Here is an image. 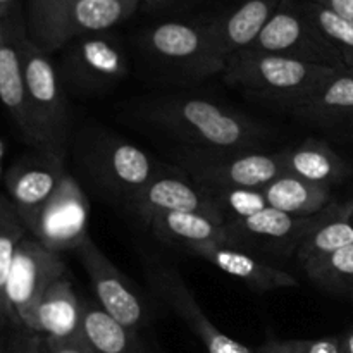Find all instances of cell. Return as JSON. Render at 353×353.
<instances>
[{"label":"cell","mask_w":353,"mask_h":353,"mask_svg":"<svg viewBox=\"0 0 353 353\" xmlns=\"http://www.w3.org/2000/svg\"><path fill=\"white\" fill-rule=\"evenodd\" d=\"M83 303L76 295L69 272L48 286L31 317L28 333L54 340L81 338Z\"/></svg>","instance_id":"obj_20"},{"label":"cell","mask_w":353,"mask_h":353,"mask_svg":"<svg viewBox=\"0 0 353 353\" xmlns=\"http://www.w3.org/2000/svg\"><path fill=\"white\" fill-rule=\"evenodd\" d=\"M81 303V341L90 353H150L138 331L117 323L97 302Z\"/></svg>","instance_id":"obj_23"},{"label":"cell","mask_w":353,"mask_h":353,"mask_svg":"<svg viewBox=\"0 0 353 353\" xmlns=\"http://www.w3.org/2000/svg\"><path fill=\"white\" fill-rule=\"evenodd\" d=\"M9 353H41V336L16 330L9 338Z\"/></svg>","instance_id":"obj_32"},{"label":"cell","mask_w":353,"mask_h":353,"mask_svg":"<svg viewBox=\"0 0 353 353\" xmlns=\"http://www.w3.org/2000/svg\"><path fill=\"white\" fill-rule=\"evenodd\" d=\"M78 157L86 174L124 203L157 172L159 164L137 145L114 134L93 133L79 138Z\"/></svg>","instance_id":"obj_5"},{"label":"cell","mask_w":353,"mask_h":353,"mask_svg":"<svg viewBox=\"0 0 353 353\" xmlns=\"http://www.w3.org/2000/svg\"><path fill=\"white\" fill-rule=\"evenodd\" d=\"M131 2H137V3H140V0H131Z\"/></svg>","instance_id":"obj_43"},{"label":"cell","mask_w":353,"mask_h":353,"mask_svg":"<svg viewBox=\"0 0 353 353\" xmlns=\"http://www.w3.org/2000/svg\"><path fill=\"white\" fill-rule=\"evenodd\" d=\"M281 0H243L224 16L203 23L214 54L226 65L228 59L254 45Z\"/></svg>","instance_id":"obj_17"},{"label":"cell","mask_w":353,"mask_h":353,"mask_svg":"<svg viewBox=\"0 0 353 353\" xmlns=\"http://www.w3.org/2000/svg\"><path fill=\"white\" fill-rule=\"evenodd\" d=\"M3 330H6V326L0 321V353H9V340L3 338Z\"/></svg>","instance_id":"obj_39"},{"label":"cell","mask_w":353,"mask_h":353,"mask_svg":"<svg viewBox=\"0 0 353 353\" xmlns=\"http://www.w3.org/2000/svg\"><path fill=\"white\" fill-rule=\"evenodd\" d=\"M143 43L155 57L171 64L188 65L200 74L224 71V64L214 54L203 24L164 21L145 33Z\"/></svg>","instance_id":"obj_16"},{"label":"cell","mask_w":353,"mask_h":353,"mask_svg":"<svg viewBox=\"0 0 353 353\" xmlns=\"http://www.w3.org/2000/svg\"><path fill=\"white\" fill-rule=\"evenodd\" d=\"M124 205L138 217L150 212H195L223 223L205 188L178 168L162 169L159 165L154 178Z\"/></svg>","instance_id":"obj_14"},{"label":"cell","mask_w":353,"mask_h":353,"mask_svg":"<svg viewBox=\"0 0 353 353\" xmlns=\"http://www.w3.org/2000/svg\"><path fill=\"white\" fill-rule=\"evenodd\" d=\"M65 47L59 74L74 92H100L128 74L126 52L109 31L85 34Z\"/></svg>","instance_id":"obj_9"},{"label":"cell","mask_w":353,"mask_h":353,"mask_svg":"<svg viewBox=\"0 0 353 353\" xmlns=\"http://www.w3.org/2000/svg\"><path fill=\"white\" fill-rule=\"evenodd\" d=\"M224 224H234L268 209L262 188H205Z\"/></svg>","instance_id":"obj_28"},{"label":"cell","mask_w":353,"mask_h":353,"mask_svg":"<svg viewBox=\"0 0 353 353\" xmlns=\"http://www.w3.org/2000/svg\"><path fill=\"white\" fill-rule=\"evenodd\" d=\"M90 202L79 183L69 172L59 183L28 233L50 252L78 250L88 238Z\"/></svg>","instance_id":"obj_12"},{"label":"cell","mask_w":353,"mask_h":353,"mask_svg":"<svg viewBox=\"0 0 353 353\" xmlns=\"http://www.w3.org/2000/svg\"><path fill=\"white\" fill-rule=\"evenodd\" d=\"M19 10H23V9H17V10H14V12H6V10L0 9V41L3 40V37H6L7 31H9L10 21H12V17L16 16Z\"/></svg>","instance_id":"obj_36"},{"label":"cell","mask_w":353,"mask_h":353,"mask_svg":"<svg viewBox=\"0 0 353 353\" xmlns=\"http://www.w3.org/2000/svg\"><path fill=\"white\" fill-rule=\"evenodd\" d=\"M68 274L61 255L45 248L33 236L19 241L6 288L10 331H28L38 302L52 283Z\"/></svg>","instance_id":"obj_8"},{"label":"cell","mask_w":353,"mask_h":353,"mask_svg":"<svg viewBox=\"0 0 353 353\" xmlns=\"http://www.w3.org/2000/svg\"><path fill=\"white\" fill-rule=\"evenodd\" d=\"M283 172L317 185L333 186L350 176L352 168L324 141L309 138L295 147L278 152Z\"/></svg>","instance_id":"obj_22"},{"label":"cell","mask_w":353,"mask_h":353,"mask_svg":"<svg viewBox=\"0 0 353 353\" xmlns=\"http://www.w3.org/2000/svg\"><path fill=\"white\" fill-rule=\"evenodd\" d=\"M353 24V0H314Z\"/></svg>","instance_id":"obj_35"},{"label":"cell","mask_w":353,"mask_h":353,"mask_svg":"<svg viewBox=\"0 0 353 353\" xmlns=\"http://www.w3.org/2000/svg\"><path fill=\"white\" fill-rule=\"evenodd\" d=\"M147 278L159 299L186 323V326L199 336L207 353H259L247 345L224 334L200 309L192 290L178 271L159 257L145 261Z\"/></svg>","instance_id":"obj_11"},{"label":"cell","mask_w":353,"mask_h":353,"mask_svg":"<svg viewBox=\"0 0 353 353\" xmlns=\"http://www.w3.org/2000/svg\"><path fill=\"white\" fill-rule=\"evenodd\" d=\"M302 6L338 52L345 68L353 72V24L314 0H302Z\"/></svg>","instance_id":"obj_29"},{"label":"cell","mask_w":353,"mask_h":353,"mask_svg":"<svg viewBox=\"0 0 353 353\" xmlns=\"http://www.w3.org/2000/svg\"><path fill=\"white\" fill-rule=\"evenodd\" d=\"M65 172L64 159L41 150L40 155L17 162L6 172L7 196L16 207L24 230H30Z\"/></svg>","instance_id":"obj_15"},{"label":"cell","mask_w":353,"mask_h":353,"mask_svg":"<svg viewBox=\"0 0 353 353\" xmlns=\"http://www.w3.org/2000/svg\"><path fill=\"white\" fill-rule=\"evenodd\" d=\"M41 353H90L79 340H54L41 336Z\"/></svg>","instance_id":"obj_33"},{"label":"cell","mask_w":353,"mask_h":353,"mask_svg":"<svg viewBox=\"0 0 353 353\" xmlns=\"http://www.w3.org/2000/svg\"><path fill=\"white\" fill-rule=\"evenodd\" d=\"M138 219L162 241L192 250L212 243H226V226L209 216L195 212H150Z\"/></svg>","instance_id":"obj_21"},{"label":"cell","mask_w":353,"mask_h":353,"mask_svg":"<svg viewBox=\"0 0 353 353\" xmlns=\"http://www.w3.org/2000/svg\"><path fill=\"white\" fill-rule=\"evenodd\" d=\"M290 112L310 124L341 123L353 112V72L340 71Z\"/></svg>","instance_id":"obj_25"},{"label":"cell","mask_w":353,"mask_h":353,"mask_svg":"<svg viewBox=\"0 0 353 353\" xmlns=\"http://www.w3.org/2000/svg\"><path fill=\"white\" fill-rule=\"evenodd\" d=\"M26 31V16L23 10L10 21L3 40L0 41V102L19 128L24 140L34 147L33 126L28 109L26 85H24L23 59H21L19 38Z\"/></svg>","instance_id":"obj_18"},{"label":"cell","mask_w":353,"mask_h":353,"mask_svg":"<svg viewBox=\"0 0 353 353\" xmlns=\"http://www.w3.org/2000/svg\"><path fill=\"white\" fill-rule=\"evenodd\" d=\"M0 223L12 224V226H23L19 216H17L16 207L10 202L9 196L3 195V193H0Z\"/></svg>","instance_id":"obj_34"},{"label":"cell","mask_w":353,"mask_h":353,"mask_svg":"<svg viewBox=\"0 0 353 353\" xmlns=\"http://www.w3.org/2000/svg\"><path fill=\"white\" fill-rule=\"evenodd\" d=\"M138 6L131 0H28V37L52 54L79 37L109 31Z\"/></svg>","instance_id":"obj_3"},{"label":"cell","mask_w":353,"mask_h":353,"mask_svg":"<svg viewBox=\"0 0 353 353\" xmlns=\"http://www.w3.org/2000/svg\"><path fill=\"white\" fill-rule=\"evenodd\" d=\"M6 152H7V145L3 143V140H0V179L3 178V157H6Z\"/></svg>","instance_id":"obj_40"},{"label":"cell","mask_w":353,"mask_h":353,"mask_svg":"<svg viewBox=\"0 0 353 353\" xmlns=\"http://www.w3.org/2000/svg\"><path fill=\"white\" fill-rule=\"evenodd\" d=\"M341 123H345V124H347V128H348V130H350V133L353 134V112L350 114V116H347V117H345V119L341 121Z\"/></svg>","instance_id":"obj_42"},{"label":"cell","mask_w":353,"mask_h":353,"mask_svg":"<svg viewBox=\"0 0 353 353\" xmlns=\"http://www.w3.org/2000/svg\"><path fill=\"white\" fill-rule=\"evenodd\" d=\"M353 243V199L345 203L333 202L324 212L323 219L300 243L295 261L302 268L312 259L331 254Z\"/></svg>","instance_id":"obj_26"},{"label":"cell","mask_w":353,"mask_h":353,"mask_svg":"<svg viewBox=\"0 0 353 353\" xmlns=\"http://www.w3.org/2000/svg\"><path fill=\"white\" fill-rule=\"evenodd\" d=\"M28 234L23 226H12V224L0 223V321L6 327H9L7 321V303H6V288L9 281L10 268H12L14 255L19 241Z\"/></svg>","instance_id":"obj_30"},{"label":"cell","mask_w":353,"mask_h":353,"mask_svg":"<svg viewBox=\"0 0 353 353\" xmlns=\"http://www.w3.org/2000/svg\"><path fill=\"white\" fill-rule=\"evenodd\" d=\"M95 293L97 303L110 317L133 331L150 321L152 312L140 290L103 255L92 238H85L76 250Z\"/></svg>","instance_id":"obj_10"},{"label":"cell","mask_w":353,"mask_h":353,"mask_svg":"<svg viewBox=\"0 0 353 353\" xmlns=\"http://www.w3.org/2000/svg\"><path fill=\"white\" fill-rule=\"evenodd\" d=\"M140 2H145L150 7H162L169 2V0H140Z\"/></svg>","instance_id":"obj_41"},{"label":"cell","mask_w":353,"mask_h":353,"mask_svg":"<svg viewBox=\"0 0 353 353\" xmlns=\"http://www.w3.org/2000/svg\"><path fill=\"white\" fill-rule=\"evenodd\" d=\"M176 168L203 188H264L283 172L278 152L200 150L179 147Z\"/></svg>","instance_id":"obj_6"},{"label":"cell","mask_w":353,"mask_h":353,"mask_svg":"<svg viewBox=\"0 0 353 353\" xmlns=\"http://www.w3.org/2000/svg\"><path fill=\"white\" fill-rule=\"evenodd\" d=\"M28 109L34 134V147L65 157L69 133V109L61 78L47 52L30 40L28 30L19 38Z\"/></svg>","instance_id":"obj_4"},{"label":"cell","mask_w":353,"mask_h":353,"mask_svg":"<svg viewBox=\"0 0 353 353\" xmlns=\"http://www.w3.org/2000/svg\"><path fill=\"white\" fill-rule=\"evenodd\" d=\"M307 278L327 292H353V243L302 265Z\"/></svg>","instance_id":"obj_27"},{"label":"cell","mask_w":353,"mask_h":353,"mask_svg":"<svg viewBox=\"0 0 353 353\" xmlns=\"http://www.w3.org/2000/svg\"><path fill=\"white\" fill-rule=\"evenodd\" d=\"M341 338L327 336L317 340H269L259 353H340Z\"/></svg>","instance_id":"obj_31"},{"label":"cell","mask_w":353,"mask_h":353,"mask_svg":"<svg viewBox=\"0 0 353 353\" xmlns=\"http://www.w3.org/2000/svg\"><path fill=\"white\" fill-rule=\"evenodd\" d=\"M340 353H353V331L347 336L341 338V352Z\"/></svg>","instance_id":"obj_38"},{"label":"cell","mask_w":353,"mask_h":353,"mask_svg":"<svg viewBox=\"0 0 353 353\" xmlns=\"http://www.w3.org/2000/svg\"><path fill=\"white\" fill-rule=\"evenodd\" d=\"M0 9L6 12H14L17 9H23V6H21V0H0Z\"/></svg>","instance_id":"obj_37"},{"label":"cell","mask_w":353,"mask_h":353,"mask_svg":"<svg viewBox=\"0 0 353 353\" xmlns=\"http://www.w3.org/2000/svg\"><path fill=\"white\" fill-rule=\"evenodd\" d=\"M324 212L326 210L317 216L299 217L268 207L248 219L228 224L226 245L254 255H295L296 248L319 224Z\"/></svg>","instance_id":"obj_13"},{"label":"cell","mask_w":353,"mask_h":353,"mask_svg":"<svg viewBox=\"0 0 353 353\" xmlns=\"http://www.w3.org/2000/svg\"><path fill=\"white\" fill-rule=\"evenodd\" d=\"M336 72L340 69L247 48L228 59L221 74L228 85L247 95L292 110Z\"/></svg>","instance_id":"obj_2"},{"label":"cell","mask_w":353,"mask_h":353,"mask_svg":"<svg viewBox=\"0 0 353 353\" xmlns=\"http://www.w3.org/2000/svg\"><path fill=\"white\" fill-rule=\"evenodd\" d=\"M148 124L200 150H255L272 138L259 121L203 99H157L141 110Z\"/></svg>","instance_id":"obj_1"},{"label":"cell","mask_w":353,"mask_h":353,"mask_svg":"<svg viewBox=\"0 0 353 353\" xmlns=\"http://www.w3.org/2000/svg\"><path fill=\"white\" fill-rule=\"evenodd\" d=\"M190 252L202 257L203 261L212 264L219 271L230 274L231 278L240 279L241 283H245L259 293L299 286V281L288 271H283L276 265L268 264L257 255L241 250V248L231 247V245H202V247L192 248Z\"/></svg>","instance_id":"obj_19"},{"label":"cell","mask_w":353,"mask_h":353,"mask_svg":"<svg viewBox=\"0 0 353 353\" xmlns=\"http://www.w3.org/2000/svg\"><path fill=\"white\" fill-rule=\"evenodd\" d=\"M248 50L348 71L333 45L303 9L302 0H281Z\"/></svg>","instance_id":"obj_7"},{"label":"cell","mask_w":353,"mask_h":353,"mask_svg":"<svg viewBox=\"0 0 353 353\" xmlns=\"http://www.w3.org/2000/svg\"><path fill=\"white\" fill-rule=\"evenodd\" d=\"M262 190L271 209L290 216H317L333 203L331 186L317 185L288 172H281Z\"/></svg>","instance_id":"obj_24"}]
</instances>
